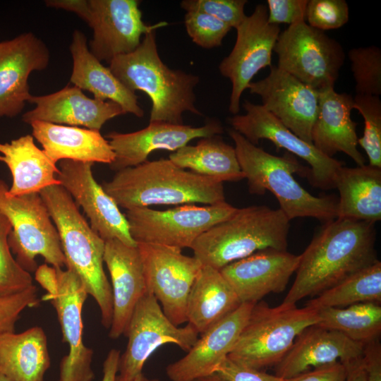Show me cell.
<instances>
[{
	"mask_svg": "<svg viewBox=\"0 0 381 381\" xmlns=\"http://www.w3.org/2000/svg\"><path fill=\"white\" fill-rule=\"evenodd\" d=\"M375 224L336 218L325 223L302 254L282 303L315 296L378 260Z\"/></svg>",
	"mask_w": 381,
	"mask_h": 381,
	"instance_id": "1",
	"label": "cell"
},
{
	"mask_svg": "<svg viewBox=\"0 0 381 381\" xmlns=\"http://www.w3.org/2000/svg\"><path fill=\"white\" fill-rule=\"evenodd\" d=\"M101 186L126 210L153 205H211L226 201L223 183L182 169L169 159L147 160L118 171Z\"/></svg>",
	"mask_w": 381,
	"mask_h": 381,
	"instance_id": "2",
	"label": "cell"
},
{
	"mask_svg": "<svg viewBox=\"0 0 381 381\" xmlns=\"http://www.w3.org/2000/svg\"><path fill=\"white\" fill-rule=\"evenodd\" d=\"M155 31L145 34L133 52L114 58L109 68L128 89L149 96L150 122L183 124L184 112L202 114L195 105L194 88L200 78L164 64L158 53Z\"/></svg>",
	"mask_w": 381,
	"mask_h": 381,
	"instance_id": "3",
	"label": "cell"
},
{
	"mask_svg": "<svg viewBox=\"0 0 381 381\" xmlns=\"http://www.w3.org/2000/svg\"><path fill=\"white\" fill-rule=\"evenodd\" d=\"M229 135L251 194L262 195L267 190L271 192L289 221L312 217L326 223L337 218L334 197L314 196L296 181L294 174L308 178L310 169L295 157L287 152L280 157L270 154L234 129L229 130Z\"/></svg>",
	"mask_w": 381,
	"mask_h": 381,
	"instance_id": "4",
	"label": "cell"
},
{
	"mask_svg": "<svg viewBox=\"0 0 381 381\" xmlns=\"http://www.w3.org/2000/svg\"><path fill=\"white\" fill-rule=\"evenodd\" d=\"M59 235L66 267L74 272L96 301L102 325L109 329L113 315L111 284L104 270L105 241L91 228L78 205L61 186L40 192Z\"/></svg>",
	"mask_w": 381,
	"mask_h": 381,
	"instance_id": "5",
	"label": "cell"
},
{
	"mask_svg": "<svg viewBox=\"0 0 381 381\" xmlns=\"http://www.w3.org/2000/svg\"><path fill=\"white\" fill-rule=\"evenodd\" d=\"M289 222L279 208H237L229 218L202 234L190 248L202 265L220 270L261 250H287Z\"/></svg>",
	"mask_w": 381,
	"mask_h": 381,
	"instance_id": "6",
	"label": "cell"
},
{
	"mask_svg": "<svg viewBox=\"0 0 381 381\" xmlns=\"http://www.w3.org/2000/svg\"><path fill=\"white\" fill-rule=\"evenodd\" d=\"M318 319L317 310L308 306L281 303L270 307L264 301L255 303L228 358L258 370L274 367L297 336Z\"/></svg>",
	"mask_w": 381,
	"mask_h": 381,
	"instance_id": "7",
	"label": "cell"
},
{
	"mask_svg": "<svg viewBox=\"0 0 381 381\" xmlns=\"http://www.w3.org/2000/svg\"><path fill=\"white\" fill-rule=\"evenodd\" d=\"M8 189L0 179V210L11 224L8 245L18 263L30 273L35 272V258L41 256L62 269L66 260L59 235L40 193L11 197Z\"/></svg>",
	"mask_w": 381,
	"mask_h": 381,
	"instance_id": "8",
	"label": "cell"
},
{
	"mask_svg": "<svg viewBox=\"0 0 381 381\" xmlns=\"http://www.w3.org/2000/svg\"><path fill=\"white\" fill-rule=\"evenodd\" d=\"M273 51L278 68L317 91L334 87L345 61L341 44L306 21L280 32Z\"/></svg>",
	"mask_w": 381,
	"mask_h": 381,
	"instance_id": "9",
	"label": "cell"
},
{
	"mask_svg": "<svg viewBox=\"0 0 381 381\" xmlns=\"http://www.w3.org/2000/svg\"><path fill=\"white\" fill-rule=\"evenodd\" d=\"M236 210L225 201L206 206L187 204L166 210L135 207L127 210L124 214L136 244L152 243L182 250L190 248L202 234L229 218Z\"/></svg>",
	"mask_w": 381,
	"mask_h": 381,
	"instance_id": "10",
	"label": "cell"
},
{
	"mask_svg": "<svg viewBox=\"0 0 381 381\" xmlns=\"http://www.w3.org/2000/svg\"><path fill=\"white\" fill-rule=\"evenodd\" d=\"M124 334L128 343L120 356L117 377L131 381L143 374L145 362L157 348L171 344L187 352L199 333L189 323L185 327L172 323L155 297L147 291L135 307Z\"/></svg>",
	"mask_w": 381,
	"mask_h": 381,
	"instance_id": "11",
	"label": "cell"
},
{
	"mask_svg": "<svg viewBox=\"0 0 381 381\" xmlns=\"http://www.w3.org/2000/svg\"><path fill=\"white\" fill-rule=\"evenodd\" d=\"M147 290L176 326L187 322L186 307L191 287L202 265L181 249L152 243H137Z\"/></svg>",
	"mask_w": 381,
	"mask_h": 381,
	"instance_id": "12",
	"label": "cell"
},
{
	"mask_svg": "<svg viewBox=\"0 0 381 381\" xmlns=\"http://www.w3.org/2000/svg\"><path fill=\"white\" fill-rule=\"evenodd\" d=\"M236 30L234 46L219 65L220 73L232 85L229 111L234 115L239 112L241 95L253 78L261 69L272 66V52L281 32L278 25L268 22L267 8L262 4H258Z\"/></svg>",
	"mask_w": 381,
	"mask_h": 381,
	"instance_id": "13",
	"label": "cell"
},
{
	"mask_svg": "<svg viewBox=\"0 0 381 381\" xmlns=\"http://www.w3.org/2000/svg\"><path fill=\"white\" fill-rule=\"evenodd\" d=\"M246 114L229 119L232 129L255 145L262 139L271 141L279 150L283 148L301 157L310 165L308 179L310 184L322 190L335 188V179L343 163L318 151L286 128L261 104L245 100Z\"/></svg>",
	"mask_w": 381,
	"mask_h": 381,
	"instance_id": "14",
	"label": "cell"
},
{
	"mask_svg": "<svg viewBox=\"0 0 381 381\" xmlns=\"http://www.w3.org/2000/svg\"><path fill=\"white\" fill-rule=\"evenodd\" d=\"M93 30L90 52L99 61L133 52L142 35L167 25V22L147 25L142 19L138 0H89Z\"/></svg>",
	"mask_w": 381,
	"mask_h": 381,
	"instance_id": "15",
	"label": "cell"
},
{
	"mask_svg": "<svg viewBox=\"0 0 381 381\" xmlns=\"http://www.w3.org/2000/svg\"><path fill=\"white\" fill-rule=\"evenodd\" d=\"M93 164L68 159L60 161L56 176L60 185L82 207L91 228L104 241L117 239L128 246H136L125 214L95 181L92 171Z\"/></svg>",
	"mask_w": 381,
	"mask_h": 381,
	"instance_id": "16",
	"label": "cell"
},
{
	"mask_svg": "<svg viewBox=\"0 0 381 381\" xmlns=\"http://www.w3.org/2000/svg\"><path fill=\"white\" fill-rule=\"evenodd\" d=\"M56 270L57 294L50 301L57 313L63 341L69 349L59 365V381H92L94 352L83 341V308L88 294L74 272L61 268Z\"/></svg>",
	"mask_w": 381,
	"mask_h": 381,
	"instance_id": "17",
	"label": "cell"
},
{
	"mask_svg": "<svg viewBox=\"0 0 381 381\" xmlns=\"http://www.w3.org/2000/svg\"><path fill=\"white\" fill-rule=\"evenodd\" d=\"M247 88L261 97L265 109L301 139L313 144L318 91L274 66L267 77L251 82Z\"/></svg>",
	"mask_w": 381,
	"mask_h": 381,
	"instance_id": "18",
	"label": "cell"
},
{
	"mask_svg": "<svg viewBox=\"0 0 381 381\" xmlns=\"http://www.w3.org/2000/svg\"><path fill=\"white\" fill-rule=\"evenodd\" d=\"M223 132V126L217 119H210L200 127L156 121L132 133L109 132L106 138L115 155L109 168L118 171L135 167L147 161L153 151L175 152L195 138L219 135Z\"/></svg>",
	"mask_w": 381,
	"mask_h": 381,
	"instance_id": "19",
	"label": "cell"
},
{
	"mask_svg": "<svg viewBox=\"0 0 381 381\" xmlns=\"http://www.w3.org/2000/svg\"><path fill=\"white\" fill-rule=\"evenodd\" d=\"M49 48L31 32L0 42V119L15 117L32 96L28 78L47 68Z\"/></svg>",
	"mask_w": 381,
	"mask_h": 381,
	"instance_id": "20",
	"label": "cell"
},
{
	"mask_svg": "<svg viewBox=\"0 0 381 381\" xmlns=\"http://www.w3.org/2000/svg\"><path fill=\"white\" fill-rule=\"evenodd\" d=\"M299 261L300 255L267 248L234 261L219 271L241 303H255L269 294L284 291Z\"/></svg>",
	"mask_w": 381,
	"mask_h": 381,
	"instance_id": "21",
	"label": "cell"
},
{
	"mask_svg": "<svg viewBox=\"0 0 381 381\" xmlns=\"http://www.w3.org/2000/svg\"><path fill=\"white\" fill-rule=\"evenodd\" d=\"M254 304L241 303L202 333L186 356L167 365L169 379L195 381L214 370L233 349Z\"/></svg>",
	"mask_w": 381,
	"mask_h": 381,
	"instance_id": "22",
	"label": "cell"
},
{
	"mask_svg": "<svg viewBox=\"0 0 381 381\" xmlns=\"http://www.w3.org/2000/svg\"><path fill=\"white\" fill-rule=\"evenodd\" d=\"M364 346L341 332L314 325L297 336L289 351L274 366V375L287 379L337 361L349 367L361 361Z\"/></svg>",
	"mask_w": 381,
	"mask_h": 381,
	"instance_id": "23",
	"label": "cell"
},
{
	"mask_svg": "<svg viewBox=\"0 0 381 381\" xmlns=\"http://www.w3.org/2000/svg\"><path fill=\"white\" fill-rule=\"evenodd\" d=\"M28 102L35 107L22 116L28 124L38 121L100 131L109 119L125 114L116 103L87 97L74 85L47 95L32 96Z\"/></svg>",
	"mask_w": 381,
	"mask_h": 381,
	"instance_id": "24",
	"label": "cell"
},
{
	"mask_svg": "<svg viewBox=\"0 0 381 381\" xmlns=\"http://www.w3.org/2000/svg\"><path fill=\"white\" fill-rule=\"evenodd\" d=\"M104 263L111 277L113 315L109 337L124 334L138 301L147 292L138 248L112 239L105 241Z\"/></svg>",
	"mask_w": 381,
	"mask_h": 381,
	"instance_id": "25",
	"label": "cell"
},
{
	"mask_svg": "<svg viewBox=\"0 0 381 381\" xmlns=\"http://www.w3.org/2000/svg\"><path fill=\"white\" fill-rule=\"evenodd\" d=\"M353 97L346 92L339 93L334 87L318 91V109L312 130V143L324 155L334 158L341 152L358 166L365 159L358 150L357 123L351 116Z\"/></svg>",
	"mask_w": 381,
	"mask_h": 381,
	"instance_id": "26",
	"label": "cell"
},
{
	"mask_svg": "<svg viewBox=\"0 0 381 381\" xmlns=\"http://www.w3.org/2000/svg\"><path fill=\"white\" fill-rule=\"evenodd\" d=\"M70 52L73 58L70 81L74 86L90 92L95 99L116 103L124 114L143 116L144 111L138 104V96L90 52L82 31L73 32Z\"/></svg>",
	"mask_w": 381,
	"mask_h": 381,
	"instance_id": "27",
	"label": "cell"
},
{
	"mask_svg": "<svg viewBox=\"0 0 381 381\" xmlns=\"http://www.w3.org/2000/svg\"><path fill=\"white\" fill-rule=\"evenodd\" d=\"M30 125L33 138L55 164L68 159L109 165L114 159V152L100 131L38 121Z\"/></svg>",
	"mask_w": 381,
	"mask_h": 381,
	"instance_id": "28",
	"label": "cell"
},
{
	"mask_svg": "<svg viewBox=\"0 0 381 381\" xmlns=\"http://www.w3.org/2000/svg\"><path fill=\"white\" fill-rule=\"evenodd\" d=\"M0 162L7 166L12 176L6 192L8 196L40 193L49 186L60 185L56 177L59 168L35 145L32 135L20 136L10 143L0 142Z\"/></svg>",
	"mask_w": 381,
	"mask_h": 381,
	"instance_id": "29",
	"label": "cell"
},
{
	"mask_svg": "<svg viewBox=\"0 0 381 381\" xmlns=\"http://www.w3.org/2000/svg\"><path fill=\"white\" fill-rule=\"evenodd\" d=\"M334 185L339 193L337 218L373 224L381 219V168L370 164L342 166Z\"/></svg>",
	"mask_w": 381,
	"mask_h": 381,
	"instance_id": "30",
	"label": "cell"
},
{
	"mask_svg": "<svg viewBox=\"0 0 381 381\" xmlns=\"http://www.w3.org/2000/svg\"><path fill=\"white\" fill-rule=\"evenodd\" d=\"M50 364L47 338L42 327L0 334V373L11 381H44Z\"/></svg>",
	"mask_w": 381,
	"mask_h": 381,
	"instance_id": "31",
	"label": "cell"
},
{
	"mask_svg": "<svg viewBox=\"0 0 381 381\" xmlns=\"http://www.w3.org/2000/svg\"><path fill=\"white\" fill-rule=\"evenodd\" d=\"M241 304L220 271L202 265L188 298L187 322L202 334Z\"/></svg>",
	"mask_w": 381,
	"mask_h": 381,
	"instance_id": "32",
	"label": "cell"
},
{
	"mask_svg": "<svg viewBox=\"0 0 381 381\" xmlns=\"http://www.w3.org/2000/svg\"><path fill=\"white\" fill-rule=\"evenodd\" d=\"M169 159L182 169L222 183L245 179L234 147L219 135L202 138L195 145H186L170 154Z\"/></svg>",
	"mask_w": 381,
	"mask_h": 381,
	"instance_id": "33",
	"label": "cell"
},
{
	"mask_svg": "<svg viewBox=\"0 0 381 381\" xmlns=\"http://www.w3.org/2000/svg\"><path fill=\"white\" fill-rule=\"evenodd\" d=\"M316 310L319 318L318 326L341 332L363 345L380 339V304L361 303L341 308Z\"/></svg>",
	"mask_w": 381,
	"mask_h": 381,
	"instance_id": "34",
	"label": "cell"
},
{
	"mask_svg": "<svg viewBox=\"0 0 381 381\" xmlns=\"http://www.w3.org/2000/svg\"><path fill=\"white\" fill-rule=\"evenodd\" d=\"M315 296L306 306L318 309L361 303L381 304V262L377 260Z\"/></svg>",
	"mask_w": 381,
	"mask_h": 381,
	"instance_id": "35",
	"label": "cell"
},
{
	"mask_svg": "<svg viewBox=\"0 0 381 381\" xmlns=\"http://www.w3.org/2000/svg\"><path fill=\"white\" fill-rule=\"evenodd\" d=\"M356 87V95H381V50L371 45L353 48L349 51Z\"/></svg>",
	"mask_w": 381,
	"mask_h": 381,
	"instance_id": "36",
	"label": "cell"
},
{
	"mask_svg": "<svg viewBox=\"0 0 381 381\" xmlns=\"http://www.w3.org/2000/svg\"><path fill=\"white\" fill-rule=\"evenodd\" d=\"M353 109L364 120V131L358 145L365 152L369 164L381 168V100L378 96L356 95Z\"/></svg>",
	"mask_w": 381,
	"mask_h": 381,
	"instance_id": "37",
	"label": "cell"
},
{
	"mask_svg": "<svg viewBox=\"0 0 381 381\" xmlns=\"http://www.w3.org/2000/svg\"><path fill=\"white\" fill-rule=\"evenodd\" d=\"M12 230L6 216L0 210V294H10L23 291L33 284L30 272L15 259L8 245Z\"/></svg>",
	"mask_w": 381,
	"mask_h": 381,
	"instance_id": "38",
	"label": "cell"
},
{
	"mask_svg": "<svg viewBox=\"0 0 381 381\" xmlns=\"http://www.w3.org/2000/svg\"><path fill=\"white\" fill-rule=\"evenodd\" d=\"M184 25L193 42L204 49L219 47L231 29L226 23L208 14L187 11Z\"/></svg>",
	"mask_w": 381,
	"mask_h": 381,
	"instance_id": "39",
	"label": "cell"
},
{
	"mask_svg": "<svg viewBox=\"0 0 381 381\" xmlns=\"http://www.w3.org/2000/svg\"><path fill=\"white\" fill-rule=\"evenodd\" d=\"M349 18V6L344 0H310L306 11V22L321 31L338 29Z\"/></svg>",
	"mask_w": 381,
	"mask_h": 381,
	"instance_id": "40",
	"label": "cell"
},
{
	"mask_svg": "<svg viewBox=\"0 0 381 381\" xmlns=\"http://www.w3.org/2000/svg\"><path fill=\"white\" fill-rule=\"evenodd\" d=\"M246 0H183L181 3L187 11L201 12L236 28L247 16L244 12Z\"/></svg>",
	"mask_w": 381,
	"mask_h": 381,
	"instance_id": "41",
	"label": "cell"
},
{
	"mask_svg": "<svg viewBox=\"0 0 381 381\" xmlns=\"http://www.w3.org/2000/svg\"><path fill=\"white\" fill-rule=\"evenodd\" d=\"M39 303L35 285L10 294H0V334L15 332V326L21 313Z\"/></svg>",
	"mask_w": 381,
	"mask_h": 381,
	"instance_id": "42",
	"label": "cell"
},
{
	"mask_svg": "<svg viewBox=\"0 0 381 381\" xmlns=\"http://www.w3.org/2000/svg\"><path fill=\"white\" fill-rule=\"evenodd\" d=\"M195 381H284L275 375L240 365L228 357L210 374Z\"/></svg>",
	"mask_w": 381,
	"mask_h": 381,
	"instance_id": "43",
	"label": "cell"
},
{
	"mask_svg": "<svg viewBox=\"0 0 381 381\" xmlns=\"http://www.w3.org/2000/svg\"><path fill=\"white\" fill-rule=\"evenodd\" d=\"M308 0H267L268 22L289 25L306 21Z\"/></svg>",
	"mask_w": 381,
	"mask_h": 381,
	"instance_id": "44",
	"label": "cell"
},
{
	"mask_svg": "<svg viewBox=\"0 0 381 381\" xmlns=\"http://www.w3.org/2000/svg\"><path fill=\"white\" fill-rule=\"evenodd\" d=\"M348 373V367L337 361L312 368L284 380V381H346Z\"/></svg>",
	"mask_w": 381,
	"mask_h": 381,
	"instance_id": "45",
	"label": "cell"
},
{
	"mask_svg": "<svg viewBox=\"0 0 381 381\" xmlns=\"http://www.w3.org/2000/svg\"><path fill=\"white\" fill-rule=\"evenodd\" d=\"M362 365L366 381H381V344L380 339L364 346Z\"/></svg>",
	"mask_w": 381,
	"mask_h": 381,
	"instance_id": "46",
	"label": "cell"
},
{
	"mask_svg": "<svg viewBox=\"0 0 381 381\" xmlns=\"http://www.w3.org/2000/svg\"><path fill=\"white\" fill-rule=\"evenodd\" d=\"M35 279L47 291L46 300L51 301L56 296L59 284L56 268L47 264L42 265L35 270Z\"/></svg>",
	"mask_w": 381,
	"mask_h": 381,
	"instance_id": "47",
	"label": "cell"
},
{
	"mask_svg": "<svg viewBox=\"0 0 381 381\" xmlns=\"http://www.w3.org/2000/svg\"><path fill=\"white\" fill-rule=\"evenodd\" d=\"M45 4L49 7L73 12L87 25L90 21L91 8L89 0H47Z\"/></svg>",
	"mask_w": 381,
	"mask_h": 381,
	"instance_id": "48",
	"label": "cell"
},
{
	"mask_svg": "<svg viewBox=\"0 0 381 381\" xmlns=\"http://www.w3.org/2000/svg\"><path fill=\"white\" fill-rule=\"evenodd\" d=\"M120 351L112 349L108 353L103 363L102 381H116L118 373Z\"/></svg>",
	"mask_w": 381,
	"mask_h": 381,
	"instance_id": "49",
	"label": "cell"
},
{
	"mask_svg": "<svg viewBox=\"0 0 381 381\" xmlns=\"http://www.w3.org/2000/svg\"><path fill=\"white\" fill-rule=\"evenodd\" d=\"M346 381H366V375L362 365V359L360 362L349 367Z\"/></svg>",
	"mask_w": 381,
	"mask_h": 381,
	"instance_id": "50",
	"label": "cell"
},
{
	"mask_svg": "<svg viewBox=\"0 0 381 381\" xmlns=\"http://www.w3.org/2000/svg\"><path fill=\"white\" fill-rule=\"evenodd\" d=\"M140 381H159V380H157V379H149V378L145 377L143 375H142L141 378H140Z\"/></svg>",
	"mask_w": 381,
	"mask_h": 381,
	"instance_id": "51",
	"label": "cell"
},
{
	"mask_svg": "<svg viewBox=\"0 0 381 381\" xmlns=\"http://www.w3.org/2000/svg\"><path fill=\"white\" fill-rule=\"evenodd\" d=\"M0 381H11L7 377H6L4 375H3L1 373H0Z\"/></svg>",
	"mask_w": 381,
	"mask_h": 381,
	"instance_id": "52",
	"label": "cell"
},
{
	"mask_svg": "<svg viewBox=\"0 0 381 381\" xmlns=\"http://www.w3.org/2000/svg\"><path fill=\"white\" fill-rule=\"evenodd\" d=\"M142 375L138 376V377H136L135 379H134L133 380H131V381H140V378H141ZM116 381H122V380H119L116 376Z\"/></svg>",
	"mask_w": 381,
	"mask_h": 381,
	"instance_id": "53",
	"label": "cell"
}]
</instances>
